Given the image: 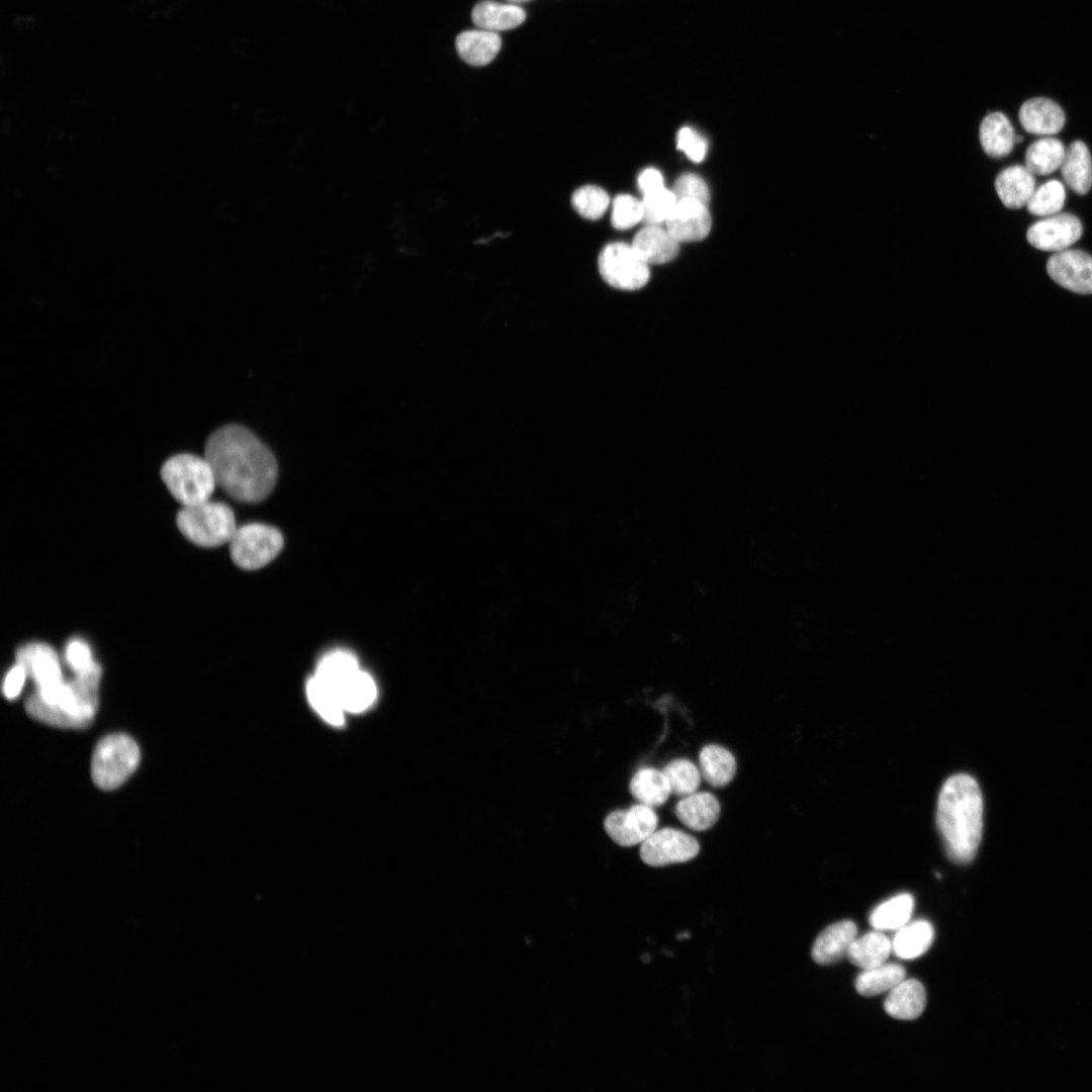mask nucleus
I'll return each mask as SVG.
<instances>
[{"label":"nucleus","mask_w":1092,"mask_h":1092,"mask_svg":"<svg viewBox=\"0 0 1092 1092\" xmlns=\"http://www.w3.org/2000/svg\"><path fill=\"white\" fill-rule=\"evenodd\" d=\"M926 1005L924 986L915 979H904L889 991L884 1001L885 1011L900 1020H913L919 1017Z\"/></svg>","instance_id":"obj_20"},{"label":"nucleus","mask_w":1092,"mask_h":1092,"mask_svg":"<svg viewBox=\"0 0 1092 1092\" xmlns=\"http://www.w3.org/2000/svg\"><path fill=\"white\" fill-rule=\"evenodd\" d=\"M509 1L513 2V3H517V2H525V1H529V0H509Z\"/></svg>","instance_id":"obj_47"},{"label":"nucleus","mask_w":1092,"mask_h":1092,"mask_svg":"<svg viewBox=\"0 0 1092 1092\" xmlns=\"http://www.w3.org/2000/svg\"><path fill=\"white\" fill-rule=\"evenodd\" d=\"M1050 277L1060 286L1080 294L1092 293V257L1081 250L1055 253L1046 263Z\"/></svg>","instance_id":"obj_12"},{"label":"nucleus","mask_w":1092,"mask_h":1092,"mask_svg":"<svg viewBox=\"0 0 1092 1092\" xmlns=\"http://www.w3.org/2000/svg\"><path fill=\"white\" fill-rule=\"evenodd\" d=\"M27 676V671L24 666L16 661L4 677L2 687L4 696L8 700L17 698L22 691Z\"/></svg>","instance_id":"obj_44"},{"label":"nucleus","mask_w":1092,"mask_h":1092,"mask_svg":"<svg viewBox=\"0 0 1092 1092\" xmlns=\"http://www.w3.org/2000/svg\"><path fill=\"white\" fill-rule=\"evenodd\" d=\"M140 759V748L130 736L121 733L107 735L94 749L92 780L101 790H114L133 774Z\"/></svg>","instance_id":"obj_6"},{"label":"nucleus","mask_w":1092,"mask_h":1092,"mask_svg":"<svg viewBox=\"0 0 1092 1092\" xmlns=\"http://www.w3.org/2000/svg\"><path fill=\"white\" fill-rule=\"evenodd\" d=\"M455 46L464 62L472 66H484L499 52L502 38L494 31L480 28L465 30L457 35Z\"/></svg>","instance_id":"obj_22"},{"label":"nucleus","mask_w":1092,"mask_h":1092,"mask_svg":"<svg viewBox=\"0 0 1092 1092\" xmlns=\"http://www.w3.org/2000/svg\"><path fill=\"white\" fill-rule=\"evenodd\" d=\"M700 851L698 840L687 832L664 827L655 830L640 846L641 859L650 867H664L693 859Z\"/></svg>","instance_id":"obj_10"},{"label":"nucleus","mask_w":1092,"mask_h":1092,"mask_svg":"<svg viewBox=\"0 0 1092 1092\" xmlns=\"http://www.w3.org/2000/svg\"><path fill=\"white\" fill-rule=\"evenodd\" d=\"M1065 198L1066 192L1063 184L1058 180H1050L1035 188L1026 206L1028 211L1034 215H1053L1063 208Z\"/></svg>","instance_id":"obj_37"},{"label":"nucleus","mask_w":1092,"mask_h":1092,"mask_svg":"<svg viewBox=\"0 0 1092 1092\" xmlns=\"http://www.w3.org/2000/svg\"><path fill=\"white\" fill-rule=\"evenodd\" d=\"M204 456L216 483L234 499L259 503L274 489L277 461L271 450L247 428L226 425L205 443Z\"/></svg>","instance_id":"obj_1"},{"label":"nucleus","mask_w":1092,"mask_h":1092,"mask_svg":"<svg viewBox=\"0 0 1092 1092\" xmlns=\"http://www.w3.org/2000/svg\"><path fill=\"white\" fill-rule=\"evenodd\" d=\"M980 142L985 153L992 158L998 159L1010 154L1015 134L1007 116L1002 112L986 115L980 125Z\"/></svg>","instance_id":"obj_25"},{"label":"nucleus","mask_w":1092,"mask_h":1092,"mask_svg":"<svg viewBox=\"0 0 1092 1092\" xmlns=\"http://www.w3.org/2000/svg\"><path fill=\"white\" fill-rule=\"evenodd\" d=\"M638 185L643 195L664 188L662 175L654 168H647L639 175Z\"/></svg>","instance_id":"obj_45"},{"label":"nucleus","mask_w":1092,"mask_h":1092,"mask_svg":"<svg viewBox=\"0 0 1092 1092\" xmlns=\"http://www.w3.org/2000/svg\"><path fill=\"white\" fill-rule=\"evenodd\" d=\"M1066 149L1063 143L1055 138H1041L1033 142L1025 153V167L1033 175H1049L1063 163Z\"/></svg>","instance_id":"obj_33"},{"label":"nucleus","mask_w":1092,"mask_h":1092,"mask_svg":"<svg viewBox=\"0 0 1092 1092\" xmlns=\"http://www.w3.org/2000/svg\"><path fill=\"white\" fill-rule=\"evenodd\" d=\"M64 655L67 665L75 674L85 672L98 663L93 657L90 645L81 638L70 639Z\"/></svg>","instance_id":"obj_41"},{"label":"nucleus","mask_w":1092,"mask_h":1092,"mask_svg":"<svg viewBox=\"0 0 1092 1092\" xmlns=\"http://www.w3.org/2000/svg\"><path fill=\"white\" fill-rule=\"evenodd\" d=\"M711 224L707 205L691 199L678 200L665 221V228L679 243L703 240Z\"/></svg>","instance_id":"obj_14"},{"label":"nucleus","mask_w":1092,"mask_h":1092,"mask_svg":"<svg viewBox=\"0 0 1092 1092\" xmlns=\"http://www.w3.org/2000/svg\"><path fill=\"white\" fill-rule=\"evenodd\" d=\"M678 244L666 228L647 224L635 235L632 247L646 263L664 264L677 256Z\"/></svg>","instance_id":"obj_19"},{"label":"nucleus","mask_w":1092,"mask_h":1092,"mask_svg":"<svg viewBox=\"0 0 1092 1092\" xmlns=\"http://www.w3.org/2000/svg\"><path fill=\"white\" fill-rule=\"evenodd\" d=\"M676 200L691 199L708 205L710 192L706 182L698 175L686 173L675 181L671 190Z\"/></svg>","instance_id":"obj_42"},{"label":"nucleus","mask_w":1092,"mask_h":1092,"mask_svg":"<svg viewBox=\"0 0 1092 1092\" xmlns=\"http://www.w3.org/2000/svg\"><path fill=\"white\" fill-rule=\"evenodd\" d=\"M15 658L35 682L34 694L42 702L54 704L65 682L56 650L47 643L31 642L18 648Z\"/></svg>","instance_id":"obj_9"},{"label":"nucleus","mask_w":1092,"mask_h":1092,"mask_svg":"<svg viewBox=\"0 0 1092 1092\" xmlns=\"http://www.w3.org/2000/svg\"><path fill=\"white\" fill-rule=\"evenodd\" d=\"M936 824L948 857L960 864L972 861L983 831V797L973 777L958 774L944 782L938 796Z\"/></svg>","instance_id":"obj_2"},{"label":"nucleus","mask_w":1092,"mask_h":1092,"mask_svg":"<svg viewBox=\"0 0 1092 1092\" xmlns=\"http://www.w3.org/2000/svg\"><path fill=\"white\" fill-rule=\"evenodd\" d=\"M1080 219L1071 213H1060L1033 223L1026 233L1028 243L1042 251L1066 250L1082 236Z\"/></svg>","instance_id":"obj_13"},{"label":"nucleus","mask_w":1092,"mask_h":1092,"mask_svg":"<svg viewBox=\"0 0 1092 1092\" xmlns=\"http://www.w3.org/2000/svg\"><path fill=\"white\" fill-rule=\"evenodd\" d=\"M571 204L580 216L587 219H598L606 212L610 204V198L608 193L601 187L585 185L573 192Z\"/></svg>","instance_id":"obj_38"},{"label":"nucleus","mask_w":1092,"mask_h":1092,"mask_svg":"<svg viewBox=\"0 0 1092 1092\" xmlns=\"http://www.w3.org/2000/svg\"><path fill=\"white\" fill-rule=\"evenodd\" d=\"M676 147L678 150L682 151L690 160L697 163L704 160L708 149L706 140L691 127H682L678 130L676 135Z\"/></svg>","instance_id":"obj_43"},{"label":"nucleus","mask_w":1092,"mask_h":1092,"mask_svg":"<svg viewBox=\"0 0 1092 1092\" xmlns=\"http://www.w3.org/2000/svg\"><path fill=\"white\" fill-rule=\"evenodd\" d=\"M176 523L188 541L206 548L230 543L238 528L232 508L211 499L182 507Z\"/></svg>","instance_id":"obj_5"},{"label":"nucleus","mask_w":1092,"mask_h":1092,"mask_svg":"<svg viewBox=\"0 0 1092 1092\" xmlns=\"http://www.w3.org/2000/svg\"><path fill=\"white\" fill-rule=\"evenodd\" d=\"M995 189L1006 207L1017 209L1028 202L1035 190V179L1026 167L1014 165L997 175Z\"/></svg>","instance_id":"obj_21"},{"label":"nucleus","mask_w":1092,"mask_h":1092,"mask_svg":"<svg viewBox=\"0 0 1092 1092\" xmlns=\"http://www.w3.org/2000/svg\"><path fill=\"white\" fill-rule=\"evenodd\" d=\"M857 927L851 920H842L826 927L813 943L811 956L819 965H831L847 956Z\"/></svg>","instance_id":"obj_17"},{"label":"nucleus","mask_w":1092,"mask_h":1092,"mask_svg":"<svg viewBox=\"0 0 1092 1092\" xmlns=\"http://www.w3.org/2000/svg\"><path fill=\"white\" fill-rule=\"evenodd\" d=\"M913 909V896L901 893L879 904L871 912L869 921L876 930L897 931L909 922Z\"/></svg>","instance_id":"obj_31"},{"label":"nucleus","mask_w":1092,"mask_h":1092,"mask_svg":"<svg viewBox=\"0 0 1092 1092\" xmlns=\"http://www.w3.org/2000/svg\"><path fill=\"white\" fill-rule=\"evenodd\" d=\"M721 808L718 799L709 792H695L676 803L674 813L688 828L705 831L715 825Z\"/></svg>","instance_id":"obj_18"},{"label":"nucleus","mask_w":1092,"mask_h":1092,"mask_svg":"<svg viewBox=\"0 0 1092 1092\" xmlns=\"http://www.w3.org/2000/svg\"><path fill=\"white\" fill-rule=\"evenodd\" d=\"M906 977L903 966L895 963L863 970L855 979L854 987L861 996H876L890 991Z\"/></svg>","instance_id":"obj_32"},{"label":"nucleus","mask_w":1092,"mask_h":1092,"mask_svg":"<svg viewBox=\"0 0 1092 1092\" xmlns=\"http://www.w3.org/2000/svg\"><path fill=\"white\" fill-rule=\"evenodd\" d=\"M599 271L603 279L620 290H637L649 280V264L632 245L611 243L599 256Z\"/></svg>","instance_id":"obj_8"},{"label":"nucleus","mask_w":1092,"mask_h":1092,"mask_svg":"<svg viewBox=\"0 0 1092 1092\" xmlns=\"http://www.w3.org/2000/svg\"><path fill=\"white\" fill-rule=\"evenodd\" d=\"M702 778L712 787L727 786L736 774V759L725 747L717 744L704 746L699 753Z\"/></svg>","instance_id":"obj_27"},{"label":"nucleus","mask_w":1092,"mask_h":1092,"mask_svg":"<svg viewBox=\"0 0 1092 1092\" xmlns=\"http://www.w3.org/2000/svg\"><path fill=\"white\" fill-rule=\"evenodd\" d=\"M642 219V201L628 194H620L614 199L611 222L615 229H630Z\"/></svg>","instance_id":"obj_40"},{"label":"nucleus","mask_w":1092,"mask_h":1092,"mask_svg":"<svg viewBox=\"0 0 1092 1092\" xmlns=\"http://www.w3.org/2000/svg\"><path fill=\"white\" fill-rule=\"evenodd\" d=\"M471 18L478 28L496 32L522 24L526 19V12L513 3L484 0L474 6Z\"/></svg>","instance_id":"obj_23"},{"label":"nucleus","mask_w":1092,"mask_h":1092,"mask_svg":"<svg viewBox=\"0 0 1092 1092\" xmlns=\"http://www.w3.org/2000/svg\"><path fill=\"white\" fill-rule=\"evenodd\" d=\"M1061 173L1073 191L1080 195L1089 192L1092 187V159L1083 142L1075 141L1066 150Z\"/></svg>","instance_id":"obj_24"},{"label":"nucleus","mask_w":1092,"mask_h":1092,"mask_svg":"<svg viewBox=\"0 0 1092 1092\" xmlns=\"http://www.w3.org/2000/svg\"><path fill=\"white\" fill-rule=\"evenodd\" d=\"M629 790L638 803L652 808L664 804L671 794L665 775L654 767L638 769L630 781Z\"/></svg>","instance_id":"obj_30"},{"label":"nucleus","mask_w":1092,"mask_h":1092,"mask_svg":"<svg viewBox=\"0 0 1092 1092\" xmlns=\"http://www.w3.org/2000/svg\"><path fill=\"white\" fill-rule=\"evenodd\" d=\"M359 668L358 660L353 653L337 649L320 659L314 675L336 693L337 688Z\"/></svg>","instance_id":"obj_34"},{"label":"nucleus","mask_w":1092,"mask_h":1092,"mask_svg":"<svg viewBox=\"0 0 1092 1092\" xmlns=\"http://www.w3.org/2000/svg\"><path fill=\"white\" fill-rule=\"evenodd\" d=\"M305 691L309 704L325 721L335 726L343 724L345 711L332 688L313 674L307 679Z\"/></svg>","instance_id":"obj_35"},{"label":"nucleus","mask_w":1092,"mask_h":1092,"mask_svg":"<svg viewBox=\"0 0 1092 1092\" xmlns=\"http://www.w3.org/2000/svg\"><path fill=\"white\" fill-rule=\"evenodd\" d=\"M161 478L182 507L210 499L217 485L212 467L205 456L190 453L176 454L167 459L161 468Z\"/></svg>","instance_id":"obj_4"},{"label":"nucleus","mask_w":1092,"mask_h":1092,"mask_svg":"<svg viewBox=\"0 0 1092 1092\" xmlns=\"http://www.w3.org/2000/svg\"><path fill=\"white\" fill-rule=\"evenodd\" d=\"M669 784L670 792L679 797H686L697 792L702 775L700 768L687 758H676L669 761L662 769Z\"/></svg>","instance_id":"obj_36"},{"label":"nucleus","mask_w":1092,"mask_h":1092,"mask_svg":"<svg viewBox=\"0 0 1092 1092\" xmlns=\"http://www.w3.org/2000/svg\"><path fill=\"white\" fill-rule=\"evenodd\" d=\"M676 202L673 192L665 188L645 194L642 199V220L647 224L665 222Z\"/></svg>","instance_id":"obj_39"},{"label":"nucleus","mask_w":1092,"mask_h":1092,"mask_svg":"<svg viewBox=\"0 0 1092 1092\" xmlns=\"http://www.w3.org/2000/svg\"><path fill=\"white\" fill-rule=\"evenodd\" d=\"M794 545L782 534H763L752 546L755 565L764 573L781 575L795 564Z\"/></svg>","instance_id":"obj_15"},{"label":"nucleus","mask_w":1092,"mask_h":1092,"mask_svg":"<svg viewBox=\"0 0 1092 1092\" xmlns=\"http://www.w3.org/2000/svg\"><path fill=\"white\" fill-rule=\"evenodd\" d=\"M1018 118L1027 132L1039 135L1058 133L1066 120L1062 107L1045 97L1026 100L1019 109Z\"/></svg>","instance_id":"obj_16"},{"label":"nucleus","mask_w":1092,"mask_h":1092,"mask_svg":"<svg viewBox=\"0 0 1092 1092\" xmlns=\"http://www.w3.org/2000/svg\"><path fill=\"white\" fill-rule=\"evenodd\" d=\"M102 674L99 663L65 681L57 701L50 705L32 694L25 703L27 714L51 726L83 729L91 725L98 707V688Z\"/></svg>","instance_id":"obj_3"},{"label":"nucleus","mask_w":1092,"mask_h":1092,"mask_svg":"<svg viewBox=\"0 0 1092 1092\" xmlns=\"http://www.w3.org/2000/svg\"><path fill=\"white\" fill-rule=\"evenodd\" d=\"M1022 141H1023V138H1022V136H1016V135H1015V143H1020V142H1022Z\"/></svg>","instance_id":"obj_46"},{"label":"nucleus","mask_w":1092,"mask_h":1092,"mask_svg":"<svg viewBox=\"0 0 1092 1092\" xmlns=\"http://www.w3.org/2000/svg\"><path fill=\"white\" fill-rule=\"evenodd\" d=\"M934 929L927 920L908 922L897 930L892 950L903 960H913L925 953L932 944Z\"/></svg>","instance_id":"obj_28"},{"label":"nucleus","mask_w":1092,"mask_h":1092,"mask_svg":"<svg viewBox=\"0 0 1092 1092\" xmlns=\"http://www.w3.org/2000/svg\"><path fill=\"white\" fill-rule=\"evenodd\" d=\"M336 694L345 712L359 713L373 704L377 688L371 675L359 668L337 688Z\"/></svg>","instance_id":"obj_26"},{"label":"nucleus","mask_w":1092,"mask_h":1092,"mask_svg":"<svg viewBox=\"0 0 1092 1092\" xmlns=\"http://www.w3.org/2000/svg\"><path fill=\"white\" fill-rule=\"evenodd\" d=\"M229 544L232 560L237 566L256 570L278 556L284 541L278 529L262 523H249L237 528Z\"/></svg>","instance_id":"obj_7"},{"label":"nucleus","mask_w":1092,"mask_h":1092,"mask_svg":"<svg viewBox=\"0 0 1092 1092\" xmlns=\"http://www.w3.org/2000/svg\"><path fill=\"white\" fill-rule=\"evenodd\" d=\"M657 824L653 808L640 803L611 812L604 822L608 835L621 846L641 844L656 830Z\"/></svg>","instance_id":"obj_11"},{"label":"nucleus","mask_w":1092,"mask_h":1092,"mask_svg":"<svg viewBox=\"0 0 1092 1092\" xmlns=\"http://www.w3.org/2000/svg\"><path fill=\"white\" fill-rule=\"evenodd\" d=\"M892 951V941L880 930L870 931L852 941L847 958L850 963L862 970L880 966L888 960Z\"/></svg>","instance_id":"obj_29"}]
</instances>
